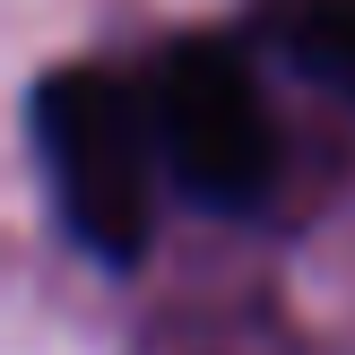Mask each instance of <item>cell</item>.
Wrapping results in <instances>:
<instances>
[{"mask_svg":"<svg viewBox=\"0 0 355 355\" xmlns=\"http://www.w3.org/2000/svg\"><path fill=\"white\" fill-rule=\"evenodd\" d=\"M35 148L52 173V208L96 260L130 269L156 234V113L113 69H52L35 87Z\"/></svg>","mask_w":355,"mask_h":355,"instance_id":"6da1fadb","label":"cell"},{"mask_svg":"<svg viewBox=\"0 0 355 355\" xmlns=\"http://www.w3.org/2000/svg\"><path fill=\"white\" fill-rule=\"evenodd\" d=\"M148 113H156V148H165L173 182L208 208H252L269 191L277 165V139L269 113H260V78L225 35H182V44L156 61L148 87Z\"/></svg>","mask_w":355,"mask_h":355,"instance_id":"7a4b0ae2","label":"cell"},{"mask_svg":"<svg viewBox=\"0 0 355 355\" xmlns=\"http://www.w3.org/2000/svg\"><path fill=\"white\" fill-rule=\"evenodd\" d=\"M269 26L295 69L355 96V0H269Z\"/></svg>","mask_w":355,"mask_h":355,"instance_id":"3957f363","label":"cell"}]
</instances>
